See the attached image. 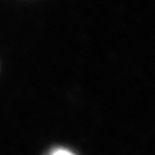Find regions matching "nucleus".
Segmentation results:
<instances>
[{"label": "nucleus", "instance_id": "nucleus-1", "mask_svg": "<svg viewBox=\"0 0 155 155\" xmlns=\"http://www.w3.org/2000/svg\"><path fill=\"white\" fill-rule=\"evenodd\" d=\"M50 155H75V154L65 149H56L52 150Z\"/></svg>", "mask_w": 155, "mask_h": 155}]
</instances>
